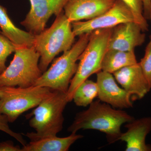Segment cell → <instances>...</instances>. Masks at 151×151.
Returning a JSON list of instances; mask_svg holds the SVG:
<instances>
[{
    "instance_id": "4",
    "label": "cell",
    "mask_w": 151,
    "mask_h": 151,
    "mask_svg": "<svg viewBox=\"0 0 151 151\" xmlns=\"http://www.w3.org/2000/svg\"><path fill=\"white\" fill-rule=\"evenodd\" d=\"M90 33L79 36L78 41L61 56L54 60L50 67L41 76L35 85L48 87L53 91L67 92L77 70V61L89 42Z\"/></svg>"
},
{
    "instance_id": "9",
    "label": "cell",
    "mask_w": 151,
    "mask_h": 151,
    "mask_svg": "<svg viewBox=\"0 0 151 151\" xmlns=\"http://www.w3.org/2000/svg\"><path fill=\"white\" fill-rule=\"evenodd\" d=\"M68 0H29L30 9L21 22L27 32L36 35L45 29L52 15H58L64 9Z\"/></svg>"
},
{
    "instance_id": "3",
    "label": "cell",
    "mask_w": 151,
    "mask_h": 151,
    "mask_svg": "<svg viewBox=\"0 0 151 151\" xmlns=\"http://www.w3.org/2000/svg\"><path fill=\"white\" fill-rule=\"evenodd\" d=\"M69 101L67 92L52 91L32 112L30 127L35 132L24 134L30 141L57 136L62 130L64 122L63 112Z\"/></svg>"
},
{
    "instance_id": "16",
    "label": "cell",
    "mask_w": 151,
    "mask_h": 151,
    "mask_svg": "<svg viewBox=\"0 0 151 151\" xmlns=\"http://www.w3.org/2000/svg\"><path fill=\"white\" fill-rule=\"evenodd\" d=\"M83 137V135L71 133L65 137L57 136L46 137L30 141L22 148V151H67L76 141Z\"/></svg>"
},
{
    "instance_id": "2",
    "label": "cell",
    "mask_w": 151,
    "mask_h": 151,
    "mask_svg": "<svg viewBox=\"0 0 151 151\" xmlns=\"http://www.w3.org/2000/svg\"><path fill=\"white\" fill-rule=\"evenodd\" d=\"M75 37L72 22L64 10L57 16L50 27L35 35L33 47L40 55L39 66L42 73L56 55L71 48Z\"/></svg>"
},
{
    "instance_id": "8",
    "label": "cell",
    "mask_w": 151,
    "mask_h": 151,
    "mask_svg": "<svg viewBox=\"0 0 151 151\" xmlns=\"http://www.w3.org/2000/svg\"><path fill=\"white\" fill-rule=\"evenodd\" d=\"M133 21L134 19L129 8L122 0H116L111 9L99 16L86 21L72 22V30L76 37L79 36L95 30L113 28L120 24Z\"/></svg>"
},
{
    "instance_id": "6",
    "label": "cell",
    "mask_w": 151,
    "mask_h": 151,
    "mask_svg": "<svg viewBox=\"0 0 151 151\" xmlns=\"http://www.w3.org/2000/svg\"><path fill=\"white\" fill-rule=\"evenodd\" d=\"M9 65L0 74V86L28 87L34 86L42 74L40 55L33 47H17Z\"/></svg>"
},
{
    "instance_id": "15",
    "label": "cell",
    "mask_w": 151,
    "mask_h": 151,
    "mask_svg": "<svg viewBox=\"0 0 151 151\" xmlns=\"http://www.w3.org/2000/svg\"><path fill=\"white\" fill-rule=\"evenodd\" d=\"M0 28L2 35L9 39L16 47H33L35 35L20 29L14 24L6 9L0 4Z\"/></svg>"
},
{
    "instance_id": "18",
    "label": "cell",
    "mask_w": 151,
    "mask_h": 151,
    "mask_svg": "<svg viewBox=\"0 0 151 151\" xmlns=\"http://www.w3.org/2000/svg\"><path fill=\"white\" fill-rule=\"evenodd\" d=\"M97 82L87 79L81 83L73 93L72 100L77 106L86 107L98 96Z\"/></svg>"
},
{
    "instance_id": "19",
    "label": "cell",
    "mask_w": 151,
    "mask_h": 151,
    "mask_svg": "<svg viewBox=\"0 0 151 151\" xmlns=\"http://www.w3.org/2000/svg\"><path fill=\"white\" fill-rule=\"evenodd\" d=\"M132 11L134 21L140 26L144 32L148 31L149 25L144 16L143 0H122Z\"/></svg>"
},
{
    "instance_id": "7",
    "label": "cell",
    "mask_w": 151,
    "mask_h": 151,
    "mask_svg": "<svg viewBox=\"0 0 151 151\" xmlns=\"http://www.w3.org/2000/svg\"><path fill=\"white\" fill-rule=\"evenodd\" d=\"M53 90L38 86L23 87L0 86V113L13 123L23 113L35 108Z\"/></svg>"
},
{
    "instance_id": "12",
    "label": "cell",
    "mask_w": 151,
    "mask_h": 151,
    "mask_svg": "<svg viewBox=\"0 0 151 151\" xmlns=\"http://www.w3.org/2000/svg\"><path fill=\"white\" fill-rule=\"evenodd\" d=\"M116 0H68L64 14L71 22L91 19L109 10Z\"/></svg>"
},
{
    "instance_id": "24",
    "label": "cell",
    "mask_w": 151,
    "mask_h": 151,
    "mask_svg": "<svg viewBox=\"0 0 151 151\" xmlns=\"http://www.w3.org/2000/svg\"><path fill=\"white\" fill-rule=\"evenodd\" d=\"M144 16L145 18L149 20L151 14V0H143Z\"/></svg>"
},
{
    "instance_id": "13",
    "label": "cell",
    "mask_w": 151,
    "mask_h": 151,
    "mask_svg": "<svg viewBox=\"0 0 151 151\" xmlns=\"http://www.w3.org/2000/svg\"><path fill=\"white\" fill-rule=\"evenodd\" d=\"M116 81L135 99L140 100L151 90L139 63L113 73Z\"/></svg>"
},
{
    "instance_id": "14",
    "label": "cell",
    "mask_w": 151,
    "mask_h": 151,
    "mask_svg": "<svg viewBox=\"0 0 151 151\" xmlns=\"http://www.w3.org/2000/svg\"><path fill=\"white\" fill-rule=\"evenodd\" d=\"M127 132L122 133L119 140L127 144L126 151H151V145L146 144V137L151 132V117L134 119L125 125Z\"/></svg>"
},
{
    "instance_id": "17",
    "label": "cell",
    "mask_w": 151,
    "mask_h": 151,
    "mask_svg": "<svg viewBox=\"0 0 151 151\" xmlns=\"http://www.w3.org/2000/svg\"><path fill=\"white\" fill-rule=\"evenodd\" d=\"M137 63L134 51L108 50L103 57L101 70L113 74L123 68Z\"/></svg>"
},
{
    "instance_id": "25",
    "label": "cell",
    "mask_w": 151,
    "mask_h": 151,
    "mask_svg": "<svg viewBox=\"0 0 151 151\" xmlns=\"http://www.w3.org/2000/svg\"><path fill=\"white\" fill-rule=\"evenodd\" d=\"M149 20L150 21V22L151 23V14L150 15V18H149Z\"/></svg>"
},
{
    "instance_id": "21",
    "label": "cell",
    "mask_w": 151,
    "mask_h": 151,
    "mask_svg": "<svg viewBox=\"0 0 151 151\" xmlns=\"http://www.w3.org/2000/svg\"><path fill=\"white\" fill-rule=\"evenodd\" d=\"M139 63L151 89V35L146 47L145 55Z\"/></svg>"
},
{
    "instance_id": "23",
    "label": "cell",
    "mask_w": 151,
    "mask_h": 151,
    "mask_svg": "<svg viewBox=\"0 0 151 151\" xmlns=\"http://www.w3.org/2000/svg\"><path fill=\"white\" fill-rule=\"evenodd\" d=\"M0 151H22L19 146H15L11 141L0 142Z\"/></svg>"
},
{
    "instance_id": "11",
    "label": "cell",
    "mask_w": 151,
    "mask_h": 151,
    "mask_svg": "<svg viewBox=\"0 0 151 151\" xmlns=\"http://www.w3.org/2000/svg\"><path fill=\"white\" fill-rule=\"evenodd\" d=\"M99 100L114 108H129L133 107L132 96L121 88L112 73L100 70L97 73Z\"/></svg>"
},
{
    "instance_id": "20",
    "label": "cell",
    "mask_w": 151,
    "mask_h": 151,
    "mask_svg": "<svg viewBox=\"0 0 151 151\" xmlns=\"http://www.w3.org/2000/svg\"><path fill=\"white\" fill-rule=\"evenodd\" d=\"M17 47L9 39L0 35V74L6 68V63L8 57L15 51Z\"/></svg>"
},
{
    "instance_id": "10",
    "label": "cell",
    "mask_w": 151,
    "mask_h": 151,
    "mask_svg": "<svg viewBox=\"0 0 151 151\" xmlns=\"http://www.w3.org/2000/svg\"><path fill=\"white\" fill-rule=\"evenodd\" d=\"M144 32L136 22L120 24L112 28L107 50L134 51L136 47L142 45L145 41L146 35Z\"/></svg>"
},
{
    "instance_id": "22",
    "label": "cell",
    "mask_w": 151,
    "mask_h": 151,
    "mask_svg": "<svg viewBox=\"0 0 151 151\" xmlns=\"http://www.w3.org/2000/svg\"><path fill=\"white\" fill-rule=\"evenodd\" d=\"M8 119L7 116L0 113V131L6 133L16 140L23 146L25 145L27 143L24 140L21 134L14 132L9 127Z\"/></svg>"
},
{
    "instance_id": "5",
    "label": "cell",
    "mask_w": 151,
    "mask_h": 151,
    "mask_svg": "<svg viewBox=\"0 0 151 151\" xmlns=\"http://www.w3.org/2000/svg\"><path fill=\"white\" fill-rule=\"evenodd\" d=\"M112 30V28L103 29L90 33L89 42L79 57L77 70L68 90L69 102L72 101L73 93L81 83L101 70L102 60L107 50Z\"/></svg>"
},
{
    "instance_id": "1",
    "label": "cell",
    "mask_w": 151,
    "mask_h": 151,
    "mask_svg": "<svg viewBox=\"0 0 151 151\" xmlns=\"http://www.w3.org/2000/svg\"><path fill=\"white\" fill-rule=\"evenodd\" d=\"M134 119L126 111L116 110L100 100H96L89 105L87 110L76 114L68 131L76 133L81 129L98 130L106 134L111 144L119 140L122 125Z\"/></svg>"
}]
</instances>
